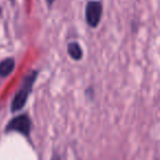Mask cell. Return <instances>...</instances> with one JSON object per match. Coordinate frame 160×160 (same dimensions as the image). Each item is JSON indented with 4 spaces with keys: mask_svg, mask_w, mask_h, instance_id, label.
Instances as JSON below:
<instances>
[{
    "mask_svg": "<svg viewBox=\"0 0 160 160\" xmlns=\"http://www.w3.org/2000/svg\"><path fill=\"white\" fill-rule=\"evenodd\" d=\"M36 77H38V71H32V72H30L29 75L23 79L22 86H21V88L19 89L18 93L14 96L13 101H12V104H11L12 112L20 111L25 105V103H27V101H28V98H29L30 93H31V91H32L34 82H35Z\"/></svg>",
    "mask_w": 160,
    "mask_h": 160,
    "instance_id": "cell-1",
    "label": "cell"
},
{
    "mask_svg": "<svg viewBox=\"0 0 160 160\" xmlns=\"http://www.w3.org/2000/svg\"><path fill=\"white\" fill-rule=\"evenodd\" d=\"M102 3L97 0L89 1L86 6V21L91 28H97L102 17Z\"/></svg>",
    "mask_w": 160,
    "mask_h": 160,
    "instance_id": "cell-2",
    "label": "cell"
},
{
    "mask_svg": "<svg viewBox=\"0 0 160 160\" xmlns=\"http://www.w3.org/2000/svg\"><path fill=\"white\" fill-rule=\"evenodd\" d=\"M6 132H19L28 137L31 133V120L25 114L17 116L8 123Z\"/></svg>",
    "mask_w": 160,
    "mask_h": 160,
    "instance_id": "cell-3",
    "label": "cell"
},
{
    "mask_svg": "<svg viewBox=\"0 0 160 160\" xmlns=\"http://www.w3.org/2000/svg\"><path fill=\"white\" fill-rule=\"evenodd\" d=\"M14 69V59L7 58L0 62V77H7Z\"/></svg>",
    "mask_w": 160,
    "mask_h": 160,
    "instance_id": "cell-4",
    "label": "cell"
},
{
    "mask_svg": "<svg viewBox=\"0 0 160 160\" xmlns=\"http://www.w3.org/2000/svg\"><path fill=\"white\" fill-rule=\"evenodd\" d=\"M67 52H68L69 56L75 60H79L82 58V49L77 42L69 43L67 46Z\"/></svg>",
    "mask_w": 160,
    "mask_h": 160,
    "instance_id": "cell-5",
    "label": "cell"
},
{
    "mask_svg": "<svg viewBox=\"0 0 160 160\" xmlns=\"http://www.w3.org/2000/svg\"><path fill=\"white\" fill-rule=\"evenodd\" d=\"M54 1H55V0H46V2H47V5H48V7H51V6L53 5Z\"/></svg>",
    "mask_w": 160,
    "mask_h": 160,
    "instance_id": "cell-6",
    "label": "cell"
},
{
    "mask_svg": "<svg viewBox=\"0 0 160 160\" xmlns=\"http://www.w3.org/2000/svg\"><path fill=\"white\" fill-rule=\"evenodd\" d=\"M11 2H14V0H11Z\"/></svg>",
    "mask_w": 160,
    "mask_h": 160,
    "instance_id": "cell-7",
    "label": "cell"
}]
</instances>
